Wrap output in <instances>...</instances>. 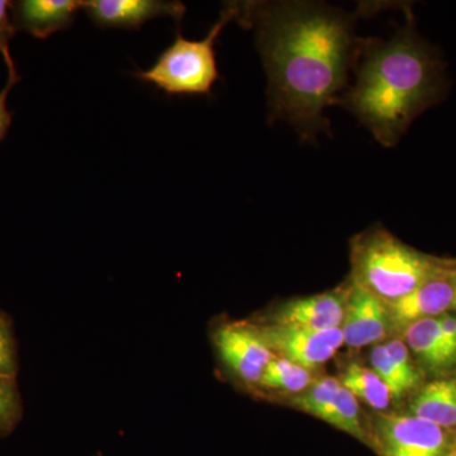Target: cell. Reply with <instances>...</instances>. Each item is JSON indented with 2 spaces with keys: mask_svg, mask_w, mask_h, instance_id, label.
<instances>
[{
  "mask_svg": "<svg viewBox=\"0 0 456 456\" xmlns=\"http://www.w3.org/2000/svg\"><path fill=\"white\" fill-rule=\"evenodd\" d=\"M237 4L240 25L256 31L272 118L292 123L305 139L326 128L323 110L340 101L359 53L353 17L317 3Z\"/></svg>",
  "mask_w": 456,
  "mask_h": 456,
  "instance_id": "cell-1",
  "label": "cell"
},
{
  "mask_svg": "<svg viewBox=\"0 0 456 456\" xmlns=\"http://www.w3.org/2000/svg\"><path fill=\"white\" fill-rule=\"evenodd\" d=\"M358 60L355 86L338 103L383 146H395L410 123L436 101L439 64L410 25L389 41H362Z\"/></svg>",
  "mask_w": 456,
  "mask_h": 456,
  "instance_id": "cell-2",
  "label": "cell"
},
{
  "mask_svg": "<svg viewBox=\"0 0 456 456\" xmlns=\"http://www.w3.org/2000/svg\"><path fill=\"white\" fill-rule=\"evenodd\" d=\"M351 263L354 283L391 303L431 278L444 261L419 253L383 228H373L354 239Z\"/></svg>",
  "mask_w": 456,
  "mask_h": 456,
  "instance_id": "cell-3",
  "label": "cell"
},
{
  "mask_svg": "<svg viewBox=\"0 0 456 456\" xmlns=\"http://www.w3.org/2000/svg\"><path fill=\"white\" fill-rule=\"evenodd\" d=\"M239 13L237 3H228L206 38L189 41L176 32L175 40L158 56L151 68L134 74L167 95H209L218 75L215 45L218 36Z\"/></svg>",
  "mask_w": 456,
  "mask_h": 456,
  "instance_id": "cell-4",
  "label": "cell"
},
{
  "mask_svg": "<svg viewBox=\"0 0 456 456\" xmlns=\"http://www.w3.org/2000/svg\"><path fill=\"white\" fill-rule=\"evenodd\" d=\"M375 431L383 456H448L456 441L449 430L411 415H380Z\"/></svg>",
  "mask_w": 456,
  "mask_h": 456,
  "instance_id": "cell-5",
  "label": "cell"
},
{
  "mask_svg": "<svg viewBox=\"0 0 456 456\" xmlns=\"http://www.w3.org/2000/svg\"><path fill=\"white\" fill-rule=\"evenodd\" d=\"M456 290V266L444 261L441 268L407 296L386 303L391 331H403L426 318L439 317L452 308Z\"/></svg>",
  "mask_w": 456,
  "mask_h": 456,
  "instance_id": "cell-6",
  "label": "cell"
},
{
  "mask_svg": "<svg viewBox=\"0 0 456 456\" xmlns=\"http://www.w3.org/2000/svg\"><path fill=\"white\" fill-rule=\"evenodd\" d=\"M257 329L275 356L290 360L308 370L325 364L344 344L341 327L322 331L279 325Z\"/></svg>",
  "mask_w": 456,
  "mask_h": 456,
  "instance_id": "cell-7",
  "label": "cell"
},
{
  "mask_svg": "<svg viewBox=\"0 0 456 456\" xmlns=\"http://www.w3.org/2000/svg\"><path fill=\"white\" fill-rule=\"evenodd\" d=\"M215 345L222 362L248 386L260 384L265 369L275 356L259 329L245 322L221 326L216 331Z\"/></svg>",
  "mask_w": 456,
  "mask_h": 456,
  "instance_id": "cell-8",
  "label": "cell"
},
{
  "mask_svg": "<svg viewBox=\"0 0 456 456\" xmlns=\"http://www.w3.org/2000/svg\"><path fill=\"white\" fill-rule=\"evenodd\" d=\"M83 11L101 28L140 29L155 18H184L185 5L170 0H86Z\"/></svg>",
  "mask_w": 456,
  "mask_h": 456,
  "instance_id": "cell-9",
  "label": "cell"
},
{
  "mask_svg": "<svg viewBox=\"0 0 456 456\" xmlns=\"http://www.w3.org/2000/svg\"><path fill=\"white\" fill-rule=\"evenodd\" d=\"M341 331L345 344L353 349L383 340L391 331L386 303L353 281L346 292Z\"/></svg>",
  "mask_w": 456,
  "mask_h": 456,
  "instance_id": "cell-10",
  "label": "cell"
},
{
  "mask_svg": "<svg viewBox=\"0 0 456 456\" xmlns=\"http://www.w3.org/2000/svg\"><path fill=\"white\" fill-rule=\"evenodd\" d=\"M346 292H329L292 299L275 311L272 325L322 330L341 327L345 316Z\"/></svg>",
  "mask_w": 456,
  "mask_h": 456,
  "instance_id": "cell-11",
  "label": "cell"
},
{
  "mask_svg": "<svg viewBox=\"0 0 456 456\" xmlns=\"http://www.w3.org/2000/svg\"><path fill=\"white\" fill-rule=\"evenodd\" d=\"M80 9L82 0H20L13 2L12 20L17 31L44 40L70 28Z\"/></svg>",
  "mask_w": 456,
  "mask_h": 456,
  "instance_id": "cell-12",
  "label": "cell"
},
{
  "mask_svg": "<svg viewBox=\"0 0 456 456\" xmlns=\"http://www.w3.org/2000/svg\"><path fill=\"white\" fill-rule=\"evenodd\" d=\"M408 349L421 367L431 373H441L455 367L456 359L441 335L437 317L426 318L404 330Z\"/></svg>",
  "mask_w": 456,
  "mask_h": 456,
  "instance_id": "cell-13",
  "label": "cell"
},
{
  "mask_svg": "<svg viewBox=\"0 0 456 456\" xmlns=\"http://www.w3.org/2000/svg\"><path fill=\"white\" fill-rule=\"evenodd\" d=\"M411 416L445 430L456 428V377L426 384L410 406Z\"/></svg>",
  "mask_w": 456,
  "mask_h": 456,
  "instance_id": "cell-14",
  "label": "cell"
},
{
  "mask_svg": "<svg viewBox=\"0 0 456 456\" xmlns=\"http://www.w3.org/2000/svg\"><path fill=\"white\" fill-rule=\"evenodd\" d=\"M340 383L374 410L384 411L391 404V392L373 369L353 362L345 369Z\"/></svg>",
  "mask_w": 456,
  "mask_h": 456,
  "instance_id": "cell-15",
  "label": "cell"
},
{
  "mask_svg": "<svg viewBox=\"0 0 456 456\" xmlns=\"http://www.w3.org/2000/svg\"><path fill=\"white\" fill-rule=\"evenodd\" d=\"M311 384V370L281 356H274L265 369L259 386L274 391L301 393Z\"/></svg>",
  "mask_w": 456,
  "mask_h": 456,
  "instance_id": "cell-16",
  "label": "cell"
},
{
  "mask_svg": "<svg viewBox=\"0 0 456 456\" xmlns=\"http://www.w3.org/2000/svg\"><path fill=\"white\" fill-rule=\"evenodd\" d=\"M322 421L335 426L338 430L347 432L351 436L362 441H367V434L360 419L358 398L353 393L342 387L336 395L331 406L323 413Z\"/></svg>",
  "mask_w": 456,
  "mask_h": 456,
  "instance_id": "cell-17",
  "label": "cell"
},
{
  "mask_svg": "<svg viewBox=\"0 0 456 456\" xmlns=\"http://www.w3.org/2000/svg\"><path fill=\"white\" fill-rule=\"evenodd\" d=\"M340 380L332 377H323L305 389L303 395L293 399V404L298 407L303 412L322 419L327 408L331 406L332 402L338 391H340Z\"/></svg>",
  "mask_w": 456,
  "mask_h": 456,
  "instance_id": "cell-18",
  "label": "cell"
},
{
  "mask_svg": "<svg viewBox=\"0 0 456 456\" xmlns=\"http://www.w3.org/2000/svg\"><path fill=\"white\" fill-rule=\"evenodd\" d=\"M22 417V401L17 379L0 378V435L13 430Z\"/></svg>",
  "mask_w": 456,
  "mask_h": 456,
  "instance_id": "cell-19",
  "label": "cell"
},
{
  "mask_svg": "<svg viewBox=\"0 0 456 456\" xmlns=\"http://www.w3.org/2000/svg\"><path fill=\"white\" fill-rule=\"evenodd\" d=\"M371 369L379 375L380 379L388 387L393 399H399L404 393L410 392V388L403 377L399 373L398 368L389 358L384 345L375 346L370 355Z\"/></svg>",
  "mask_w": 456,
  "mask_h": 456,
  "instance_id": "cell-20",
  "label": "cell"
},
{
  "mask_svg": "<svg viewBox=\"0 0 456 456\" xmlns=\"http://www.w3.org/2000/svg\"><path fill=\"white\" fill-rule=\"evenodd\" d=\"M18 353L13 326L4 312L0 311V378L17 379Z\"/></svg>",
  "mask_w": 456,
  "mask_h": 456,
  "instance_id": "cell-21",
  "label": "cell"
},
{
  "mask_svg": "<svg viewBox=\"0 0 456 456\" xmlns=\"http://www.w3.org/2000/svg\"><path fill=\"white\" fill-rule=\"evenodd\" d=\"M12 8H13V2L0 0V55L7 65L8 77H20L11 53V41L13 40L17 32L12 20Z\"/></svg>",
  "mask_w": 456,
  "mask_h": 456,
  "instance_id": "cell-22",
  "label": "cell"
},
{
  "mask_svg": "<svg viewBox=\"0 0 456 456\" xmlns=\"http://www.w3.org/2000/svg\"><path fill=\"white\" fill-rule=\"evenodd\" d=\"M389 358L395 362V367L398 368L399 373L403 377L410 391H412L415 387L419 386L421 382L419 371L417 370L415 364L411 358V351L408 349L407 345L401 340H392L388 344L384 345Z\"/></svg>",
  "mask_w": 456,
  "mask_h": 456,
  "instance_id": "cell-23",
  "label": "cell"
},
{
  "mask_svg": "<svg viewBox=\"0 0 456 456\" xmlns=\"http://www.w3.org/2000/svg\"><path fill=\"white\" fill-rule=\"evenodd\" d=\"M20 80V77H8L7 84H5L4 88L0 90V143L7 137L12 121H13V112L9 110L7 103L9 93H11L12 88H13Z\"/></svg>",
  "mask_w": 456,
  "mask_h": 456,
  "instance_id": "cell-24",
  "label": "cell"
},
{
  "mask_svg": "<svg viewBox=\"0 0 456 456\" xmlns=\"http://www.w3.org/2000/svg\"><path fill=\"white\" fill-rule=\"evenodd\" d=\"M437 321H439L441 335L456 359V316L446 312L437 317Z\"/></svg>",
  "mask_w": 456,
  "mask_h": 456,
  "instance_id": "cell-25",
  "label": "cell"
},
{
  "mask_svg": "<svg viewBox=\"0 0 456 456\" xmlns=\"http://www.w3.org/2000/svg\"><path fill=\"white\" fill-rule=\"evenodd\" d=\"M448 456H456V444L454 448H452V452H449Z\"/></svg>",
  "mask_w": 456,
  "mask_h": 456,
  "instance_id": "cell-26",
  "label": "cell"
},
{
  "mask_svg": "<svg viewBox=\"0 0 456 456\" xmlns=\"http://www.w3.org/2000/svg\"><path fill=\"white\" fill-rule=\"evenodd\" d=\"M452 310L456 311V290H455L454 302H452Z\"/></svg>",
  "mask_w": 456,
  "mask_h": 456,
  "instance_id": "cell-27",
  "label": "cell"
}]
</instances>
